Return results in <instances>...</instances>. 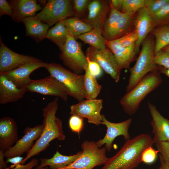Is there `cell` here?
Segmentation results:
<instances>
[{
	"label": "cell",
	"mask_w": 169,
	"mask_h": 169,
	"mask_svg": "<svg viewBox=\"0 0 169 169\" xmlns=\"http://www.w3.org/2000/svg\"><path fill=\"white\" fill-rule=\"evenodd\" d=\"M153 144L150 135H137L125 141L120 150L109 158L101 169H135L141 162L144 151Z\"/></svg>",
	"instance_id": "obj_1"
},
{
	"label": "cell",
	"mask_w": 169,
	"mask_h": 169,
	"mask_svg": "<svg viewBox=\"0 0 169 169\" xmlns=\"http://www.w3.org/2000/svg\"><path fill=\"white\" fill-rule=\"evenodd\" d=\"M58 97H55L42 109L44 118L42 132L20 164H24L31 157L45 150L53 140L56 139L60 141L65 140L66 136L63 130L62 121L56 116L58 109Z\"/></svg>",
	"instance_id": "obj_2"
},
{
	"label": "cell",
	"mask_w": 169,
	"mask_h": 169,
	"mask_svg": "<svg viewBox=\"0 0 169 169\" xmlns=\"http://www.w3.org/2000/svg\"><path fill=\"white\" fill-rule=\"evenodd\" d=\"M162 82L160 72L158 69L146 74L120 100L124 112L130 115L135 114L141 101L148 94L156 89Z\"/></svg>",
	"instance_id": "obj_3"
},
{
	"label": "cell",
	"mask_w": 169,
	"mask_h": 169,
	"mask_svg": "<svg viewBox=\"0 0 169 169\" xmlns=\"http://www.w3.org/2000/svg\"><path fill=\"white\" fill-rule=\"evenodd\" d=\"M140 53L134 66L129 68L130 75L126 90L132 89L146 74L158 69L154 63L155 40L154 37L148 35L142 42Z\"/></svg>",
	"instance_id": "obj_4"
},
{
	"label": "cell",
	"mask_w": 169,
	"mask_h": 169,
	"mask_svg": "<svg viewBox=\"0 0 169 169\" xmlns=\"http://www.w3.org/2000/svg\"><path fill=\"white\" fill-rule=\"evenodd\" d=\"M45 68L63 86L68 96L79 102L86 99L84 74L75 73L56 63H47Z\"/></svg>",
	"instance_id": "obj_5"
},
{
	"label": "cell",
	"mask_w": 169,
	"mask_h": 169,
	"mask_svg": "<svg viewBox=\"0 0 169 169\" xmlns=\"http://www.w3.org/2000/svg\"><path fill=\"white\" fill-rule=\"evenodd\" d=\"M135 14L122 13L110 4V14L106 18L102 30V35L105 39L107 41L117 39L131 31Z\"/></svg>",
	"instance_id": "obj_6"
},
{
	"label": "cell",
	"mask_w": 169,
	"mask_h": 169,
	"mask_svg": "<svg viewBox=\"0 0 169 169\" xmlns=\"http://www.w3.org/2000/svg\"><path fill=\"white\" fill-rule=\"evenodd\" d=\"M81 147L82 150L80 156L64 169H93L104 165L109 158L106 155L105 147H99L93 141H84Z\"/></svg>",
	"instance_id": "obj_7"
},
{
	"label": "cell",
	"mask_w": 169,
	"mask_h": 169,
	"mask_svg": "<svg viewBox=\"0 0 169 169\" xmlns=\"http://www.w3.org/2000/svg\"><path fill=\"white\" fill-rule=\"evenodd\" d=\"M59 55L64 65L71 71L82 74L88 67L87 58L81 44L69 33L66 42Z\"/></svg>",
	"instance_id": "obj_8"
},
{
	"label": "cell",
	"mask_w": 169,
	"mask_h": 169,
	"mask_svg": "<svg viewBox=\"0 0 169 169\" xmlns=\"http://www.w3.org/2000/svg\"><path fill=\"white\" fill-rule=\"evenodd\" d=\"M73 1L49 0L34 18L49 27L74 14Z\"/></svg>",
	"instance_id": "obj_9"
},
{
	"label": "cell",
	"mask_w": 169,
	"mask_h": 169,
	"mask_svg": "<svg viewBox=\"0 0 169 169\" xmlns=\"http://www.w3.org/2000/svg\"><path fill=\"white\" fill-rule=\"evenodd\" d=\"M85 55L91 61L97 63L105 71L110 75L115 82L119 80L121 69L112 52L107 47L100 49L90 46Z\"/></svg>",
	"instance_id": "obj_10"
},
{
	"label": "cell",
	"mask_w": 169,
	"mask_h": 169,
	"mask_svg": "<svg viewBox=\"0 0 169 169\" xmlns=\"http://www.w3.org/2000/svg\"><path fill=\"white\" fill-rule=\"evenodd\" d=\"M103 100H84L70 106L69 114L75 115L84 119L86 118L89 123L98 125L101 124Z\"/></svg>",
	"instance_id": "obj_11"
},
{
	"label": "cell",
	"mask_w": 169,
	"mask_h": 169,
	"mask_svg": "<svg viewBox=\"0 0 169 169\" xmlns=\"http://www.w3.org/2000/svg\"><path fill=\"white\" fill-rule=\"evenodd\" d=\"M26 88L28 92L55 96L65 101L68 100V95L63 86L50 74L44 78L32 79Z\"/></svg>",
	"instance_id": "obj_12"
},
{
	"label": "cell",
	"mask_w": 169,
	"mask_h": 169,
	"mask_svg": "<svg viewBox=\"0 0 169 169\" xmlns=\"http://www.w3.org/2000/svg\"><path fill=\"white\" fill-rule=\"evenodd\" d=\"M102 120L101 124L105 125L106 128V132L102 139L96 141L99 147L104 145L107 151L109 152L111 150L113 142L117 136H122L125 141L130 139L128 130L131 123L132 119L130 118L119 123H113L108 120L104 115L102 114Z\"/></svg>",
	"instance_id": "obj_13"
},
{
	"label": "cell",
	"mask_w": 169,
	"mask_h": 169,
	"mask_svg": "<svg viewBox=\"0 0 169 169\" xmlns=\"http://www.w3.org/2000/svg\"><path fill=\"white\" fill-rule=\"evenodd\" d=\"M43 129V124L32 127H26L23 131V136L13 146L4 151L5 157L11 158L27 153L33 147L34 141L40 136Z\"/></svg>",
	"instance_id": "obj_14"
},
{
	"label": "cell",
	"mask_w": 169,
	"mask_h": 169,
	"mask_svg": "<svg viewBox=\"0 0 169 169\" xmlns=\"http://www.w3.org/2000/svg\"><path fill=\"white\" fill-rule=\"evenodd\" d=\"M0 73L13 70L38 59L16 53L8 48L0 37Z\"/></svg>",
	"instance_id": "obj_15"
},
{
	"label": "cell",
	"mask_w": 169,
	"mask_h": 169,
	"mask_svg": "<svg viewBox=\"0 0 169 169\" xmlns=\"http://www.w3.org/2000/svg\"><path fill=\"white\" fill-rule=\"evenodd\" d=\"M47 63L38 59L26 63L13 70L0 74L5 75L18 88H26L32 79L30 78L31 74L38 68H45Z\"/></svg>",
	"instance_id": "obj_16"
},
{
	"label": "cell",
	"mask_w": 169,
	"mask_h": 169,
	"mask_svg": "<svg viewBox=\"0 0 169 169\" xmlns=\"http://www.w3.org/2000/svg\"><path fill=\"white\" fill-rule=\"evenodd\" d=\"M88 13L86 18L81 19L93 28L102 29L107 15L110 9V1L94 0L87 6Z\"/></svg>",
	"instance_id": "obj_17"
},
{
	"label": "cell",
	"mask_w": 169,
	"mask_h": 169,
	"mask_svg": "<svg viewBox=\"0 0 169 169\" xmlns=\"http://www.w3.org/2000/svg\"><path fill=\"white\" fill-rule=\"evenodd\" d=\"M148 107L151 117L150 124L154 135V144L169 141V119L162 115L153 104L148 102Z\"/></svg>",
	"instance_id": "obj_18"
},
{
	"label": "cell",
	"mask_w": 169,
	"mask_h": 169,
	"mask_svg": "<svg viewBox=\"0 0 169 169\" xmlns=\"http://www.w3.org/2000/svg\"><path fill=\"white\" fill-rule=\"evenodd\" d=\"M105 44L114 54L121 69L130 68V65L135 59L137 52L135 44L125 47L122 46L118 39L106 40Z\"/></svg>",
	"instance_id": "obj_19"
},
{
	"label": "cell",
	"mask_w": 169,
	"mask_h": 169,
	"mask_svg": "<svg viewBox=\"0 0 169 169\" xmlns=\"http://www.w3.org/2000/svg\"><path fill=\"white\" fill-rule=\"evenodd\" d=\"M133 24L137 36L135 45L138 53L142 42L154 29L151 14L146 8L144 7L138 11Z\"/></svg>",
	"instance_id": "obj_20"
},
{
	"label": "cell",
	"mask_w": 169,
	"mask_h": 169,
	"mask_svg": "<svg viewBox=\"0 0 169 169\" xmlns=\"http://www.w3.org/2000/svg\"><path fill=\"white\" fill-rule=\"evenodd\" d=\"M18 131L15 120L10 117L0 119V148L4 151L8 150L18 141Z\"/></svg>",
	"instance_id": "obj_21"
},
{
	"label": "cell",
	"mask_w": 169,
	"mask_h": 169,
	"mask_svg": "<svg viewBox=\"0 0 169 169\" xmlns=\"http://www.w3.org/2000/svg\"><path fill=\"white\" fill-rule=\"evenodd\" d=\"M9 3L13 9L12 18L17 23L22 22L26 18L35 16L36 12L43 8L35 0H12Z\"/></svg>",
	"instance_id": "obj_22"
},
{
	"label": "cell",
	"mask_w": 169,
	"mask_h": 169,
	"mask_svg": "<svg viewBox=\"0 0 169 169\" xmlns=\"http://www.w3.org/2000/svg\"><path fill=\"white\" fill-rule=\"evenodd\" d=\"M27 92L26 88H18L5 75L0 74L1 104L16 102L22 98Z\"/></svg>",
	"instance_id": "obj_23"
},
{
	"label": "cell",
	"mask_w": 169,
	"mask_h": 169,
	"mask_svg": "<svg viewBox=\"0 0 169 169\" xmlns=\"http://www.w3.org/2000/svg\"><path fill=\"white\" fill-rule=\"evenodd\" d=\"M26 28V36L33 38L36 43L42 41L45 37L49 26L35 18L34 16L26 18L22 22Z\"/></svg>",
	"instance_id": "obj_24"
},
{
	"label": "cell",
	"mask_w": 169,
	"mask_h": 169,
	"mask_svg": "<svg viewBox=\"0 0 169 169\" xmlns=\"http://www.w3.org/2000/svg\"><path fill=\"white\" fill-rule=\"evenodd\" d=\"M82 152L79 151L75 154L68 156L61 154L57 151L50 158H41L38 166L41 167L48 166L50 169H64L76 161L80 156Z\"/></svg>",
	"instance_id": "obj_25"
},
{
	"label": "cell",
	"mask_w": 169,
	"mask_h": 169,
	"mask_svg": "<svg viewBox=\"0 0 169 169\" xmlns=\"http://www.w3.org/2000/svg\"><path fill=\"white\" fill-rule=\"evenodd\" d=\"M69 34L65 25L59 22L49 30L45 38L56 44L61 51L66 42Z\"/></svg>",
	"instance_id": "obj_26"
},
{
	"label": "cell",
	"mask_w": 169,
	"mask_h": 169,
	"mask_svg": "<svg viewBox=\"0 0 169 169\" xmlns=\"http://www.w3.org/2000/svg\"><path fill=\"white\" fill-rule=\"evenodd\" d=\"M59 22L65 25L69 33L75 39L93 29L90 26L76 17L69 18Z\"/></svg>",
	"instance_id": "obj_27"
},
{
	"label": "cell",
	"mask_w": 169,
	"mask_h": 169,
	"mask_svg": "<svg viewBox=\"0 0 169 169\" xmlns=\"http://www.w3.org/2000/svg\"><path fill=\"white\" fill-rule=\"evenodd\" d=\"M85 44H88L95 48L103 49L107 47L105 44L106 40L102 35V29L93 28L77 38Z\"/></svg>",
	"instance_id": "obj_28"
},
{
	"label": "cell",
	"mask_w": 169,
	"mask_h": 169,
	"mask_svg": "<svg viewBox=\"0 0 169 169\" xmlns=\"http://www.w3.org/2000/svg\"><path fill=\"white\" fill-rule=\"evenodd\" d=\"M84 72V87L86 99H96L101 91L102 86L98 83L96 77L90 72L88 67Z\"/></svg>",
	"instance_id": "obj_29"
},
{
	"label": "cell",
	"mask_w": 169,
	"mask_h": 169,
	"mask_svg": "<svg viewBox=\"0 0 169 169\" xmlns=\"http://www.w3.org/2000/svg\"><path fill=\"white\" fill-rule=\"evenodd\" d=\"M150 33L155 38V54L169 45V25L156 27Z\"/></svg>",
	"instance_id": "obj_30"
},
{
	"label": "cell",
	"mask_w": 169,
	"mask_h": 169,
	"mask_svg": "<svg viewBox=\"0 0 169 169\" xmlns=\"http://www.w3.org/2000/svg\"><path fill=\"white\" fill-rule=\"evenodd\" d=\"M154 29L157 27L169 25V2L156 13L151 14Z\"/></svg>",
	"instance_id": "obj_31"
},
{
	"label": "cell",
	"mask_w": 169,
	"mask_h": 169,
	"mask_svg": "<svg viewBox=\"0 0 169 169\" xmlns=\"http://www.w3.org/2000/svg\"><path fill=\"white\" fill-rule=\"evenodd\" d=\"M145 0H123L121 12L123 13H136L144 7Z\"/></svg>",
	"instance_id": "obj_32"
},
{
	"label": "cell",
	"mask_w": 169,
	"mask_h": 169,
	"mask_svg": "<svg viewBox=\"0 0 169 169\" xmlns=\"http://www.w3.org/2000/svg\"><path fill=\"white\" fill-rule=\"evenodd\" d=\"M158 153V151L153 148L152 146L147 147L142 154L141 162L148 165L153 164L157 160Z\"/></svg>",
	"instance_id": "obj_33"
},
{
	"label": "cell",
	"mask_w": 169,
	"mask_h": 169,
	"mask_svg": "<svg viewBox=\"0 0 169 169\" xmlns=\"http://www.w3.org/2000/svg\"><path fill=\"white\" fill-rule=\"evenodd\" d=\"M84 119L76 115H71L69 119V125L73 132L79 134L84 127Z\"/></svg>",
	"instance_id": "obj_34"
},
{
	"label": "cell",
	"mask_w": 169,
	"mask_h": 169,
	"mask_svg": "<svg viewBox=\"0 0 169 169\" xmlns=\"http://www.w3.org/2000/svg\"><path fill=\"white\" fill-rule=\"evenodd\" d=\"M154 61L156 65L169 70V53L161 50L155 54Z\"/></svg>",
	"instance_id": "obj_35"
},
{
	"label": "cell",
	"mask_w": 169,
	"mask_h": 169,
	"mask_svg": "<svg viewBox=\"0 0 169 169\" xmlns=\"http://www.w3.org/2000/svg\"><path fill=\"white\" fill-rule=\"evenodd\" d=\"M169 2V0H145L144 7L152 14L157 12Z\"/></svg>",
	"instance_id": "obj_36"
},
{
	"label": "cell",
	"mask_w": 169,
	"mask_h": 169,
	"mask_svg": "<svg viewBox=\"0 0 169 169\" xmlns=\"http://www.w3.org/2000/svg\"><path fill=\"white\" fill-rule=\"evenodd\" d=\"M117 39L122 46L128 47L135 44L137 40V36L134 30Z\"/></svg>",
	"instance_id": "obj_37"
},
{
	"label": "cell",
	"mask_w": 169,
	"mask_h": 169,
	"mask_svg": "<svg viewBox=\"0 0 169 169\" xmlns=\"http://www.w3.org/2000/svg\"><path fill=\"white\" fill-rule=\"evenodd\" d=\"M155 144L156 150L169 166V141H160Z\"/></svg>",
	"instance_id": "obj_38"
},
{
	"label": "cell",
	"mask_w": 169,
	"mask_h": 169,
	"mask_svg": "<svg viewBox=\"0 0 169 169\" xmlns=\"http://www.w3.org/2000/svg\"><path fill=\"white\" fill-rule=\"evenodd\" d=\"M87 58V57H86ZM88 63V69L90 73L96 77L102 74V68L96 62L91 61L87 58Z\"/></svg>",
	"instance_id": "obj_39"
},
{
	"label": "cell",
	"mask_w": 169,
	"mask_h": 169,
	"mask_svg": "<svg viewBox=\"0 0 169 169\" xmlns=\"http://www.w3.org/2000/svg\"><path fill=\"white\" fill-rule=\"evenodd\" d=\"M6 15L11 18L13 16V9L9 2L6 0H0V16Z\"/></svg>",
	"instance_id": "obj_40"
},
{
	"label": "cell",
	"mask_w": 169,
	"mask_h": 169,
	"mask_svg": "<svg viewBox=\"0 0 169 169\" xmlns=\"http://www.w3.org/2000/svg\"><path fill=\"white\" fill-rule=\"evenodd\" d=\"M38 164V160L34 158L26 164H18L15 165H12L10 167L5 169H33V167L37 166Z\"/></svg>",
	"instance_id": "obj_41"
},
{
	"label": "cell",
	"mask_w": 169,
	"mask_h": 169,
	"mask_svg": "<svg viewBox=\"0 0 169 169\" xmlns=\"http://www.w3.org/2000/svg\"><path fill=\"white\" fill-rule=\"evenodd\" d=\"M90 2L89 0H74L73 1V7L78 13L83 11Z\"/></svg>",
	"instance_id": "obj_42"
},
{
	"label": "cell",
	"mask_w": 169,
	"mask_h": 169,
	"mask_svg": "<svg viewBox=\"0 0 169 169\" xmlns=\"http://www.w3.org/2000/svg\"><path fill=\"white\" fill-rule=\"evenodd\" d=\"M23 157L21 156H18L11 158H7L6 161L7 163H10L13 165L20 164L21 162L24 159Z\"/></svg>",
	"instance_id": "obj_43"
},
{
	"label": "cell",
	"mask_w": 169,
	"mask_h": 169,
	"mask_svg": "<svg viewBox=\"0 0 169 169\" xmlns=\"http://www.w3.org/2000/svg\"><path fill=\"white\" fill-rule=\"evenodd\" d=\"M110 1L111 5L115 9L121 12L123 0H111Z\"/></svg>",
	"instance_id": "obj_44"
},
{
	"label": "cell",
	"mask_w": 169,
	"mask_h": 169,
	"mask_svg": "<svg viewBox=\"0 0 169 169\" xmlns=\"http://www.w3.org/2000/svg\"><path fill=\"white\" fill-rule=\"evenodd\" d=\"M4 151L0 150V169H5L7 168V165L6 161H4Z\"/></svg>",
	"instance_id": "obj_45"
},
{
	"label": "cell",
	"mask_w": 169,
	"mask_h": 169,
	"mask_svg": "<svg viewBox=\"0 0 169 169\" xmlns=\"http://www.w3.org/2000/svg\"><path fill=\"white\" fill-rule=\"evenodd\" d=\"M159 157L160 166L157 169H169V166L164 160L160 155Z\"/></svg>",
	"instance_id": "obj_46"
},
{
	"label": "cell",
	"mask_w": 169,
	"mask_h": 169,
	"mask_svg": "<svg viewBox=\"0 0 169 169\" xmlns=\"http://www.w3.org/2000/svg\"><path fill=\"white\" fill-rule=\"evenodd\" d=\"M158 69L159 72L165 74L169 78V70L164 67L158 66Z\"/></svg>",
	"instance_id": "obj_47"
},
{
	"label": "cell",
	"mask_w": 169,
	"mask_h": 169,
	"mask_svg": "<svg viewBox=\"0 0 169 169\" xmlns=\"http://www.w3.org/2000/svg\"><path fill=\"white\" fill-rule=\"evenodd\" d=\"M163 50H164L169 53V45L166 46L162 49Z\"/></svg>",
	"instance_id": "obj_48"
},
{
	"label": "cell",
	"mask_w": 169,
	"mask_h": 169,
	"mask_svg": "<svg viewBox=\"0 0 169 169\" xmlns=\"http://www.w3.org/2000/svg\"><path fill=\"white\" fill-rule=\"evenodd\" d=\"M35 169H48L47 168L44 167H41L38 166Z\"/></svg>",
	"instance_id": "obj_49"
},
{
	"label": "cell",
	"mask_w": 169,
	"mask_h": 169,
	"mask_svg": "<svg viewBox=\"0 0 169 169\" xmlns=\"http://www.w3.org/2000/svg\"></svg>",
	"instance_id": "obj_50"
}]
</instances>
